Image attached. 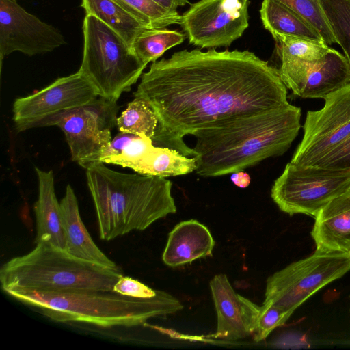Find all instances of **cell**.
<instances>
[{"label": "cell", "mask_w": 350, "mask_h": 350, "mask_svg": "<svg viewBox=\"0 0 350 350\" xmlns=\"http://www.w3.org/2000/svg\"><path fill=\"white\" fill-rule=\"evenodd\" d=\"M336 43L350 65V0H321Z\"/></svg>", "instance_id": "obj_26"}, {"label": "cell", "mask_w": 350, "mask_h": 350, "mask_svg": "<svg viewBox=\"0 0 350 350\" xmlns=\"http://www.w3.org/2000/svg\"><path fill=\"white\" fill-rule=\"evenodd\" d=\"M350 189V171L288 163L274 181L271 196L278 208L292 216L315 217L328 202Z\"/></svg>", "instance_id": "obj_8"}, {"label": "cell", "mask_w": 350, "mask_h": 350, "mask_svg": "<svg viewBox=\"0 0 350 350\" xmlns=\"http://www.w3.org/2000/svg\"><path fill=\"white\" fill-rule=\"evenodd\" d=\"M6 293L39 309L55 321L83 322L103 327L144 325L150 319L174 314L183 308L175 297L158 290L154 297L149 298L102 290L12 291Z\"/></svg>", "instance_id": "obj_4"}, {"label": "cell", "mask_w": 350, "mask_h": 350, "mask_svg": "<svg viewBox=\"0 0 350 350\" xmlns=\"http://www.w3.org/2000/svg\"><path fill=\"white\" fill-rule=\"evenodd\" d=\"M210 288L217 316V331L211 336L234 341L254 333L260 306L235 292L224 273L215 275Z\"/></svg>", "instance_id": "obj_16"}, {"label": "cell", "mask_w": 350, "mask_h": 350, "mask_svg": "<svg viewBox=\"0 0 350 350\" xmlns=\"http://www.w3.org/2000/svg\"><path fill=\"white\" fill-rule=\"evenodd\" d=\"M99 163L128 167L141 175L165 178L187 174L196 167L195 157L157 146L150 138L124 133L112 139Z\"/></svg>", "instance_id": "obj_13"}, {"label": "cell", "mask_w": 350, "mask_h": 350, "mask_svg": "<svg viewBox=\"0 0 350 350\" xmlns=\"http://www.w3.org/2000/svg\"><path fill=\"white\" fill-rule=\"evenodd\" d=\"M312 25L328 45L336 43L324 14L321 0H278Z\"/></svg>", "instance_id": "obj_28"}, {"label": "cell", "mask_w": 350, "mask_h": 350, "mask_svg": "<svg viewBox=\"0 0 350 350\" xmlns=\"http://www.w3.org/2000/svg\"><path fill=\"white\" fill-rule=\"evenodd\" d=\"M38 181V196L34 204L36 222L35 242L49 243L65 249V235L60 203L55 190V178L52 170L35 167Z\"/></svg>", "instance_id": "obj_20"}, {"label": "cell", "mask_w": 350, "mask_h": 350, "mask_svg": "<svg viewBox=\"0 0 350 350\" xmlns=\"http://www.w3.org/2000/svg\"><path fill=\"white\" fill-rule=\"evenodd\" d=\"M279 57H289L307 62L317 61L331 49L325 42L284 35L273 36Z\"/></svg>", "instance_id": "obj_27"}, {"label": "cell", "mask_w": 350, "mask_h": 350, "mask_svg": "<svg viewBox=\"0 0 350 350\" xmlns=\"http://www.w3.org/2000/svg\"><path fill=\"white\" fill-rule=\"evenodd\" d=\"M85 170L101 239L144 230L176 212L172 183L165 177L122 173L103 163Z\"/></svg>", "instance_id": "obj_3"}, {"label": "cell", "mask_w": 350, "mask_h": 350, "mask_svg": "<svg viewBox=\"0 0 350 350\" xmlns=\"http://www.w3.org/2000/svg\"><path fill=\"white\" fill-rule=\"evenodd\" d=\"M164 9L171 12H178V7L183 6L188 3V0H152Z\"/></svg>", "instance_id": "obj_32"}, {"label": "cell", "mask_w": 350, "mask_h": 350, "mask_svg": "<svg viewBox=\"0 0 350 350\" xmlns=\"http://www.w3.org/2000/svg\"><path fill=\"white\" fill-rule=\"evenodd\" d=\"M314 166L335 171H350V136Z\"/></svg>", "instance_id": "obj_30"}, {"label": "cell", "mask_w": 350, "mask_h": 350, "mask_svg": "<svg viewBox=\"0 0 350 350\" xmlns=\"http://www.w3.org/2000/svg\"><path fill=\"white\" fill-rule=\"evenodd\" d=\"M264 27L272 35H284L325 42L305 18L278 0H263L260 10Z\"/></svg>", "instance_id": "obj_21"}, {"label": "cell", "mask_w": 350, "mask_h": 350, "mask_svg": "<svg viewBox=\"0 0 350 350\" xmlns=\"http://www.w3.org/2000/svg\"><path fill=\"white\" fill-rule=\"evenodd\" d=\"M280 59V77L295 97L324 99L350 84V65L345 56L334 49L314 62L289 57Z\"/></svg>", "instance_id": "obj_14"}, {"label": "cell", "mask_w": 350, "mask_h": 350, "mask_svg": "<svg viewBox=\"0 0 350 350\" xmlns=\"http://www.w3.org/2000/svg\"><path fill=\"white\" fill-rule=\"evenodd\" d=\"M349 253H350V251H349Z\"/></svg>", "instance_id": "obj_34"}, {"label": "cell", "mask_w": 350, "mask_h": 350, "mask_svg": "<svg viewBox=\"0 0 350 350\" xmlns=\"http://www.w3.org/2000/svg\"><path fill=\"white\" fill-rule=\"evenodd\" d=\"M113 291L129 297L149 298L154 297L157 290L152 289L137 280L122 275L114 284Z\"/></svg>", "instance_id": "obj_31"}, {"label": "cell", "mask_w": 350, "mask_h": 350, "mask_svg": "<svg viewBox=\"0 0 350 350\" xmlns=\"http://www.w3.org/2000/svg\"><path fill=\"white\" fill-rule=\"evenodd\" d=\"M215 243L206 226L196 219L183 221L169 233L162 259L167 266H182L212 256Z\"/></svg>", "instance_id": "obj_19"}, {"label": "cell", "mask_w": 350, "mask_h": 350, "mask_svg": "<svg viewBox=\"0 0 350 350\" xmlns=\"http://www.w3.org/2000/svg\"><path fill=\"white\" fill-rule=\"evenodd\" d=\"M185 35L176 30L147 28L134 40L131 49L139 60L147 66L160 57L170 48L181 44Z\"/></svg>", "instance_id": "obj_23"}, {"label": "cell", "mask_w": 350, "mask_h": 350, "mask_svg": "<svg viewBox=\"0 0 350 350\" xmlns=\"http://www.w3.org/2000/svg\"><path fill=\"white\" fill-rule=\"evenodd\" d=\"M118 100L98 96L79 107L49 119L44 126H57L63 131L72 161L86 169L99 163L111 143L116 125Z\"/></svg>", "instance_id": "obj_9"}, {"label": "cell", "mask_w": 350, "mask_h": 350, "mask_svg": "<svg viewBox=\"0 0 350 350\" xmlns=\"http://www.w3.org/2000/svg\"><path fill=\"white\" fill-rule=\"evenodd\" d=\"M134 97L145 101L159 126L152 139L194 157L183 138L226 117L289 105L278 68L245 51L187 49L152 63Z\"/></svg>", "instance_id": "obj_1"}, {"label": "cell", "mask_w": 350, "mask_h": 350, "mask_svg": "<svg viewBox=\"0 0 350 350\" xmlns=\"http://www.w3.org/2000/svg\"><path fill=\"white\" fill-rule=\"evenodd\" d=\"M122 275L120 268L78 258L64 249L42 242L36 243L27 254L5 262L0 269V282L5 293L113 291Z\"/></svg>", "instance_id": "obj_5"}, {"label": "cell", "mask_w": 350, "mask_h": 350, "mask_svg": "<svg viewBox=\"0 0 350 350\" xmlns=\"http://www.w3.org/2000/svg\"><path fill=\"white\" fill-rule=\"evenodd\" d=\"M83 53L80 72L99 96L118 100L143 74L146 65L115 31L92 14L83 25Z\"/></svg>", "instance_id": "obj_6"}, {"label": "cell", "mask_w": 350, "mask_h": 350, "mask_svg": "<svg viewBox=\"0 0 350 350\" xmlns=\"http://www.w3.org/2000/svg\"><path fill=\"white\" fill-rule=\"evenodd\" d=\"M230 179L235 185L241 188H245L250 183V175L243 171L232 173Z\"/></svg>", "instance_id": "obj_33"}, {"label": "cell", "mask_w": 350, "mask_h": 350, "mask_svg": "<svg viewBox=\"0 0 350 350\" xmlns=\"http://www.w3.org/2000/svg\"><path fill=\"white\" fill-rule=\"evenodd\" d=\"M249 0H200L181 15L190 44L203 48L227 46L249 26Z\"/></svg>", "instance_id": "obj_11"}, {"label": "cell", "mask_w": 350, "mask_h": 350, "mask_svg": "<svg viewBox=\"0 0 350 350\" xmlns=\"http://www.w3.org/2000/svg\"><path fill=\"white\" fill-rule=\"evenodd\" d=\"M301 116V108L289 104L209 123L193 134L194 172L203 177L219 176L282 155L298 135Z\"/></svg>", "instance_id": "obj_2"}, {"label": "cell", "mask_w": 350, "mask_h": 350, "mask_svg": "<svg viewBox=\"0 0 350 350\" xmlns=\"http://www.w3.org/2000/svg\"><path fill=\"white\" fill-rule=\"evenodd\" d=\"M99 96L79 71L57 79L43 89L16 98L13 120L18 132L44 126L51 118L88 103Z\"/></svg>", "instance_id": "obj_12"}, {"label": "cell", "mask_w": 350, "mask_h": 350, "mask_svg": "<svg viewBox=\"0 0 350 350\" xmlns=\"http://www.w3.org/2000/svg\"><path fill=\"white\" fill-rule=\"evenodd\" d=\"M116 126L120 133L146 137L152 140L158 131L159 122L145 101L135 98L117 118Z\"/></svg>", "instance_id": "obj_24"}, {"label": "cell", "mask_w": 350, "mask_h": 350, "mask_svg": "<svg viewBox=\"0 0 350 350\" xmlns=\"http://www.w3.org/2000/svg\"><path fill=\"white\" fill-rule=\"evenodd\" d=\"M66 44L64 36L23 8L16 0H0V59L14 51L29 56L53 51Z\"/></svg>", "instance_id": "obj_15"}, {"label": "cell", "mask_w": 350, "mask_h": 350, "mask_svg": "<svg viewBox=\"0 0 350 350\" xmlns=\"http://www.w3.org/2000/svg\"><path fill=\"white\" fill-rule=\"evenodd\" d=\"M319 110L308 111L304 136L291 163L314 166L350 136V84L328 95Z\"/></svg>", "instance_id": "obj_10"}, {"label": "cell", "mask_w": 350, "mask_h": 350, "mask_svg": "<svg viewBox=\"0 0 350 350\" xmlns=\"http://www.w3.org/2000/svg\"><path fill=\"white\" fill-rule=\"evenodd\" d=\"M316 250L350 251V189L336 197L314 217L311 231Z\"/></svg>", "instance_id": "obj_17"}, {"label": "cell", "mask_w": 350, "mask_h": 350, "mask_svg": "<svg viewBox=\"0 0 350 350\" xmlns=\"http://www.w3.org/2000/svg\"><path fill=\"white\" fill-rule=\"evenodd\" d=\"M350 270V253L316 250L269 276L265 301L292 313L306 299Z\"/></svg>", "instance_id": "obj_7"}, {"label": "cell", "mask_w": 350, "mask_h": 350, "mask_svg": "<svg viewBox=\"0 0 350 350\" xmlns=\"http://www.w3.org/2000/svg\"><path fill=\"white\" fill-rule=\"evenodd\" d=\"M293 313L269 302H263L260 306L254 340H264L278 327L283 325Z\"/></svg>", "instance_id": "obj_29"}, {"label": "cell", "mask_w": 350, "mask_h": 350, "mask_svg": "<svg viewBox=\"0 0 350 350\" xmlns=\"http://www.w3.org/2000/svg\"><path fill=\"white\" fill-rule=\"evenodd\" d=\"M59 203L65 235L64 250L78 258L109 268H120L92 239L81 218L77 198L70 185Z\"/></svg>", "instance_id": "obj_18"}, {"label": "cell", "mask_w": 350, "mask_h": 350, "mask_svg": "<svg viewBox=\"0 0 350 350\" xmlns=\"http://www.w3.org/2000/svg\"><path fill=\"white\" fill-rule=\"evenodd\" d=\"M148 28H164L180 24L181 16L171 12L152 0H113Z\"/></svg>", "instance_id": "obj_25"}, {"label": "cell", "mask_w": 350, "mask_h": 350, "mask_svg": "<svg viewBox=\"0 0 350 350\" xmlns=\"http://www.w3.org/2000/svg\"><path fill=\"white\" fill-rule=\"evenodd\" d=\"M87 14H92L120 35L131 46L135 38L148 28L113 0H82Z\"/></svg>", "instance_id": "obj_22"}]
</instances>
